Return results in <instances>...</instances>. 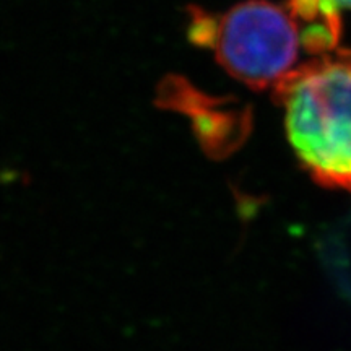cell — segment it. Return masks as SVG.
Returning <instances> with one entry per match:
<instances>
[{
	"mask_svg": "<svg viewBox=\"0 0 351 351\" xmlns=\"http://www.w3.org/2000/svg\"><path fill=\"white\" fill-rule=\"evenodd\" d=\"M274 91L302 168L351 195V51L337 47L306 60Z\"/></svg>",
	"mask_w": 351,
	"mask_h": 351,
	"instance_id": "cell-1",
	"label": "cell"
},
{
	"mask_svg": "<svg viewBox=\"0 0 351 351\" xmlns=\"http://www.w3.org/2000/svg\"><path fill=\"white\" fill-rule=\"evenodd\" d=\"M189 36L252 90H275L300 67L306 29L287 2L245 0L221 13L192 8Z\"/></svg>",
	"mask_w": 351,
	"mask_h": 351,
	"instance_id": "cell-2",
	"label": "cell"
},
{
	"mask_svg": "<svg viewBox=\"0 0 351 351\" xmlns=\"http://www.w3.org/2000/svg\"><path fill=\"white\" fill-rule=\"evenodd\" d=\"M306 29V47L320 56L339 47L341 13L351 10V0H287Z\"/></svg>",
	"mask_w": 351,
	"mask_h": 351,
	"instance_id": "cell-3",
	"label": "cell"
}]
</instances>
